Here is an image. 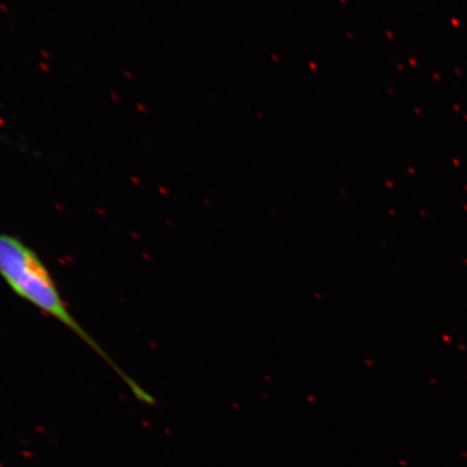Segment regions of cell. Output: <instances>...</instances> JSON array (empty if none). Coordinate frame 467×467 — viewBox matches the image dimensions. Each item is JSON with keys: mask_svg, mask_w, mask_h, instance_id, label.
Returning <instances> with one entry per match:
<instances>
[{"mask_svg": "<svg viewBox=\"0 0 467 467\" xmlns=\"http://www.w3.org/2000/svg\"><path fill=\"white\" fill-rule=\"evenodd\" d=\"M0 277L21 299L55 318L78 336L125 379L140 399L144 396L143 389L117 367L96 338L73 317L48 267L36 251L19 237L5 233H0Z\"/></svg>", "mask_w": 467, "mask_h": 467, "instance_id": "6da1fadb", "label": "cell"}]
</instances>
